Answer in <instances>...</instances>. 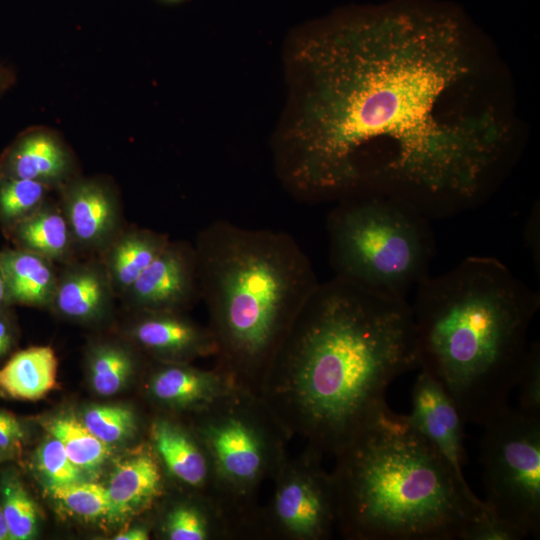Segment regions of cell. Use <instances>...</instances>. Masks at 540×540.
<instances>
[{
	"label": "cell",
	"mask_w": 540,
	"mask_h": 540,
	"mask_svg": "<svg viewBox=\"0 0 540 540\" xmlns=\"http://www.w3.org/2000/svg\"><path fill=\"white\" fill-rule=\"evenodd\" d=\"M277 175L307 203L393 196L427 217L471 206L515 138L511 93L472 22L398 0L314 21L288 53Z\"/></svg>",
	"instance_id": "1"
},
{
	"label": "cell",
	"mask_w": 540,
	"mask_h": 540,
	"mask_svg": "<svg viewBox=\"0 0 540 540\" xmlns=\"http://www.w3.org/2000/svg\"><path fill=\"white\" fill-rule=\"evenodd\" d=\"M317 443L338 451L419 368L410 303L335 277L319 283L274 358Z\"/></svg>",
	"instance_id": "2"
},
{
	"label": "cell",
	"mask_w": 540,
	"mask_h": 540,
	"mask_svg": "<svg viewBox=\"0 0 540 540\" xmlns=\"http://www.w3.org/2000/svg\"><path fill=\"white\" fill-rule=\"evenodd\" d=\"M415 293L419 368L443 385L465 423L482 426L516 388L539 297L487 256L429 275Z\"/></svg>",
	"instance_id": "3"
},
{
	"label": "cell",
	"mask_w": 540,
	"mask_h": 540,
	"mask_svg": "<svg viewBox=\"0 0 540 540\" xmlns=\"http://www.w3.org/2000/svg\"><path fill=\"white\" fill-rule=\"evenodd\" d=\"M336 507L366 540H461L488 511L440 452L387 404L338 450Z\"/></svg>",
	"instance_id": "4"
},
{
	"label": "cell",
	"mask_w": 540,
	"mask_h": 540,
	"mask_svg": "<svg viewBox=\"0 0 540 540\" xmlns=\"http://www.w3.org/2000/svg\"><path fill=\"white\" fill-rule=\"evenodd\" d=\"M193 244L217 348L240 364L274 360L320 283L304 250L286 232L225 220L200 230Z\"/></svg>",
	"instance_id": "5"
},
{
	"label": "cell",
	"mask_w": 540,
	"mask_h": 540,
	"mask_svg": "<svg viewBox=\"0 0 540 540\" xmlns=\"http://www.w3.org/2000/svg\"><path fill=\"white\" fill-rule=\"evenodd\" d=\"M428 218L393 196L338 201L326 223L335 277L407 300L429 276L434 238Z\"/></svg>",
	"instance_id": "6"
},
{
	"label": "cell",
	"mask_w": 540,
	"mask_h": 540,
	"mask_svg": "<svg viewBox=\"0 0 540 540\" xmlns=\"http://www.w3.org/2000/svg\"><path fill=\"white\" fill-rule=\"evenodd\" d=\"M481 427L483 502L527 537L539 538L540 417L508 404Z\"/></svg>",
	"instance_id": "7"
},
{
	"label": "cell",
	"mask_w": 540,
	"mask_h": 540,
	"mask_svg": "<svg viewBox=\"0 0 540 540\" xmlns=\"http://www.w3.org/2000/svg\"><path fill=\"white\" fill-rule=\"evenodd\" d=\"M56 193L81 257H98L128 224L120 189L109 175L81 174Z\"/></svg>",
	"instance_id": "8"
},
{
	"label": "cell",
	"mask_w": 540,
	"mask_h": 540,
	"mask_svg": "<svg viewBox=\"0 0 540 540\" xmlns=\"http://www.w3.org/2000/svg\"><path fill=\"white\" fill-rule=\"evenodd\" d=\"M201 300L194 244L170 240L120 297L126 310L179 312Z\"/></svg>",
	"instance_id": "9"
},
{
	"label": "cell",
	"mask_w": 540,
	"mask_h": 540,
	"mask_svg": "<svg viewBox=\"0 0 540 540\" xmlns=\"http://www.w3.org/2000/svg\"><path fill=\"white\" fill-rule=\"evenodd\" d=\"M81 174L74 149L58 130L45 125L22 130L0 154V177L37 181L54 192Z\"/></svg>",
	"instance_id": "10"
},
{
	"label": "cell",
	"mask_w": 540,
	"mask_h": 540,
	"mask_svg": "<svg viewBox=\"0 0 540 540\" xmlns=\"http://www.w3.org/2000/svg\"><path fill=\"white\" fill-rule=\"evenodd\" d=\"M412 407L406 415L410 424L464 475L466 464L464 419L443 385L420 369L412 389Z\"/></svg>",
	"instance_id": "11"
},
{
	"label": "cell",
	"mask_w": 540,
	"mask_h": 540,
	"mask_svg": "<svg viewBox=\"0 0 540 540\" xmlns=\"http://www.w3.org/2000/svg\"><path fill=\"white\" fill-rule=\"evenodd\" d=\"M118 300L98 257H79L59 266L55 292L48 310L84 325L109 320Z\"/></svg>",
	"instance_id": "12"
},
{
	"label": "cell",
	"mask_w": 540,
	"mask_h": 540,
	"mask_svg": "<svg viewBox=\"0 0 540 540\" xmlns=\"http://www.w3.org/2000/svg\"><path fill=\"white\" fill-rule=\"evenodd\" d=\"M131 319L121 334L138 349L164 360H182L217 349L213 333L179 312L127 310Z\"/></svg>",
	"instance_id": "13"
},
{
	"label": "cell",
	"mask_w": 540,
	"mask_h": 540,
	"mask_svg": "<svg viewBox=\"0 0 540 540\" xmlns=\"http://www.w3.org/2000/svg\"><path fill=\"white\" fill-rule=\"evenodd\" d=\"M335 485L320 476L286 483L276 497V512L282 523L296 534L324 535L333 518Z\"/></svg>",
	"instance_id": "14"
},
{
	"label": "cell",
	"mask_w": 540,
	"mask_h": 540,
	"mask_svg": "<svg viewBox=\"0 0 540 540\" xmlns=\"http://www.w3.org/2000/svg\"><path fill=\"white\" fill-rule=\"evenodd\" d=\"M3 234L11 246L39 254L58 266L81 257L61 206L52 196Z\"/></svg>",
	"instance_id": "15"
},
{
	"label": "cell",
	"mask_w": 540,
	"mask_h": 540,
	"mask_svg": "<svg viewBox=\"0 0 540 540\" xmlns=\"http://www.w3.org/2000/svg\"><path fill=\"white\" fill-rule=\"evenodd\" d=\"M171 239L165 233L127 224L98 256L118 298L164 250Z\"/></svg>",
	"instance_id": "16"
},
{
	"label": "cell",
	"mask_w": 540,
	"mask_h": 540,
	"mask_svg": "<svg viewBox=\"0 0 540 540\" xmlns=\"http://www.w3.org/2000/svg\"><path fill=\"white\" fill-rule=\"evenodd\" d=\"M0 265L10 305L49 308L58 279L57 264L10 246L0 250Z\"/></svg>",
	"instance_id": "17"
},
{
	"label": "cell",
	"mask_w": 540,
	"mask_h": 540,
	"mask_svg": "<svg viewBox=\"0 0 540 540\" xmlns=\"http://www.w3.org/2000/svg\"><path fill=\"white\" fill-rule=\"evenodd\" d=\"M161 476L153 457L141 453L120 462L106 487L109 499L108 517L124 519L148 507L158 496Z\"/></svg>",
	"instance_id": "18"
},
{
	"label": "cell",
	"mask_w": 540,
	"mask_h": 540,
	"mask_svg": "<svg viewBox=\"0 0 540 540\" xmlns=\"http://www.w3.org/2000/svg\"><path fill=\"white\" fill-rule=\"evenodd\" d=\"M58 359L51 346L15 351L0 367V391L8 397L36 401L55 386Z\"/></svg>",
	"instance_id": "19"
},
{
	"label": "cell",
	"mask_w": 540,
	"mask_h": 540,
	"mask_svg": "<svg viewBox=\"0 0 540 540\" xmlns=\"http://www.w3.org/2000/svg\"><path fill=\"white\" fill-rule=\"evenodd\" d=\"M122 338L97 339L87 349V368L93 390L101 396L118 393L131 378L137 364L134 343Z\"/></svg>",
	"instance_id": "20"
},
{
	"label": "cell",
	"mask_w": 540,
	"mask_h": 540,
	"mask_svg": "<svg viewBox=\"0 0 540 540\" xmlns=\"http://www.w3.org/2000/svg\"><path fill=\"white\" fill-rule=\"evenodd\" d=\"M211 444L216 459L230 478L249 481L261 467L259 444L251 430L242 422L229 420L211 432Z\"/></svg>",
	"instance_id": "21"
},
{
	"label": "cell",
	"mask_w": 540,
	"mask_h": 540,
	"mask_svg": "<svg viewBox=\"0 0 540 540\" xmlns=\"http://www.w3.org/2000/svg\"><path fill=\"white\" fill-rule=\"evenodd\" d=\"M152 437L170 473L192 486H198L204 481L207 474L206 461L183 432L161 421L154 424Z\"/></svg>",
	"instance_id": "22"
},
{
	"label": "cell",
	"mask_w": 540,
	"mask_h": 540,
	"mask_svg": "<svg viewBox=\"0 0 540 540\" xmlns=\"http://www.w3.org/2000/svg\"><path fill=\"white\" fill-rule=\"evenodd\" d=\"M44 426L61 442L69 459L83 472L98 470L110 455V445L97 438L73 416L52 418Z\"/></svg>",
	"instance_id": "23"
},
{
	"label": "cell",
	"mask_w": 540,
	"mask_h": 540,
	"mask_svg": "<svg viewBox=\"0 0 540 540\" xmlns=\"http://www.w3.org/2000/svg\"><path fill=\"white\" fill-rule=\"evenodd\" d=\"M212 379L180 364H168L159 369L151 380V392L160 401L186 406L205 399L211 392Z\"/></svg>",
	"instance_id": "24"
},
{
	"label": "cell",
	"mask_w": 540,
	"mask_h": 540,
	"mask_svg": "<svg viewBox=\"0 0 540 540\" xmlns=\"http://www.w3.org/2000/svg\"><path fill=\"white\" fill-rule=\"evenodd\" d=\"M54 191L37 181L0 177V228L6 232L35 213Z\"/></svg>",
	"instance_id": "25"
},
{
	"label": "cell",
	"mask_w": 540,
	"mask_h": 540,
	"mask_svg": "<svg viewBox=\"0 0 540 540\" xmlns=\"http://www.w3.org/2000/svg\"><path fill=\"white\" fill-rule=\"evenodd\" d=\"M1 509L12 540H28L37 534L38 513L35 503L21 482L6 476L1 484Z\"/></svg>",
	"instance_id": "26"
},
{
	"label": "cell",
	"mask_w": 540,
	"mask_h": 540,
	"mask_svg": "<svg viewBox=\"0 0 540 540\" xmlns=\"http://www.w3.org/2000/svg\"><path fill=\"white\" fill-rule=\"evenodd\" d=\"M53 499L84 518L108 516L109 499L105 486L85 480L48 488Z\"/></svg>",
	"instance_id": "27"
},
{
	"label": "cell",
	"mask_w": 540,
	"mask_h": 540,
	"mask_svg": "<svg viewBox=\"0 0 540 540\" xmlns=\"http://www.w3.org/2000/svg\"><path fill=\"white\" fill-rule=\"evenodd\" d=\"M82 422L97 438L109 445L129 439L137 427L133 411L122 405L92 406L84 412Z\"/></svg>",
	"instance_id": "28"
},
{
	"label": "cell",
	"mask_w": 540,
	"mask_h": 540,
	"mask_svg": "<svg viewBox=\"0 0 540 540\" xmlns=\"http://www.w3.org/2000/svg\"><path fill=\"white\" fill-rule=\"evenodd\" d=\"M37 467L48 488L84 480L83 471L69 459L61 442L53 436L39 447Z\"/></svg>",
	"instance_id": "29"
},
{
	"label": "cell",
	"mask_w": 540,
	"mask_h": 540,
	"mask_svg": "<svg viewBox=\"0 0 540 540\" xmlns=\"http://www.w3.org/2000/svg\"><path fill=\"white\" fill-rule=\"evenodd\" d=\"M516 388L519 389V409L524 413L540 417V345L529 344Z\"/></svg>",
	"instance_id": "30"
},
{
	"label": "cell",
	"mask_w": 540,
	"mask_h": 540,
	"mask_svg": "<svg viewBox=\"0 0 540 540\" xmlns=\"http://www.w3.org/2000/svg\"><path fill=\"white\" fill-rule=\"evenodd\" d=\"M525 538L527 536L520 529L487 511L469 525L461 540H522Z\"/></svg>",
	"instance_id": "31"
},
{
	"label": "cell",
	"mask_w": 540,
	"mask_h": 540,
	"mask_svg": "<svg viewBox=\"0 0 540 540\" xmlns=\"http://www.w3.org/2000/svg\"><path fill=\"white\" fill-rule=\"evenodd\" d=\"M166 532L171 540H202L207 536L202 516L188 506H179L171 511L166 522Z\"/></svg>",
	"instance_id": "32"
},
{
	"label": "cell",
	"mask_w": 540,
	"mask_h": 540,
	"mask_svg": "<svg viewBox=\"0 0 540 540\" xmlns=\"http://www.w3.org/2000/svg\"><path fill=\"white\" fill-rule=\"evenodd\" d=\"M11 305L0 309V360L10 357L17 339Z\"/></svg>",
	"instance_id": "33"
},
{
	"label": "cell",
	"mask_w": 540,
	"mask_h": 540,
	"mask_svg": "<svg viewBox=\"0 0 540 540\" xmlns=\"http://www.w3.org/2000/svg\"><path fill=\"white\" fill-rule=\"evenodd\" d=\"M23 430L19 421L11 414L0 411V449H12L19 445Z\"/></svg>",
	"instance_id": "34"
},
{
	"label": "cell",
	"mask_w": 540,
	"mask_h": 540,
	"mask_svg": "<svg viewBox=\"0 0 540 540\" xmlns=\"http://www.w3.org/2000/svg\"><path fill=\"white\" fill-rule=\"evenodd\" d=\"M17 82L15 70L3 62H0V97L9 91Z\"/></svg>",
	"instance_id": "35"
},
{
	"label": "cell",
	"mask_w": 540,
	"mask_h": 540,
	"mask_svg": "<svg viewBox=\"0 0 540 540\" xmlns=\"http://www.w3.org/2000/svg\"><path fill=\"white\" fill-rule=\"evenodd\" d=\"M148 538V532L141 527L129 529L113 537L114 540H147Z\"/></svg>",
	"instance_id": "36"
},
{
	"label": "cell",
	"mask_w": 540,
	"mask_h": 540,
	"mask_svg": "<svg viewBox=\"0 0 540 540\" xmlns=\"http://www.w3.org/2000/svg\"><path fill=\"white\" fill-rule=\"evenodd\" d=\"M9 300L6 290V284L3 276V272L0 265V309L9 306ZM12 306V305H11Z\"/></svg>",
	"instance_id": "37"
},
{
	"label": "cell",
	"mask_w": 540,
	"mask_h": 540,
	"mask_svg": "<svg viewBox=\"0 0 540 540\" xmlns=\"http://www.w3.org/2000/svg\"><path fill=\"white\" fill-rule=\"evenodd\" d=\"M8 539H11V536L9 533V529H8L4 514L0 507V540H8Z\"/></svg>",
	"instance_id": "38"
},
{
	"label": "cell",
	"mask_w": 540,
	"mask_h": 540,
	"mask_svg": "<svg viewBox=\"0 0 540 540\" xmlns=\"http://www.w3.org/2000/svg\"><path fill=\"white\" fill-rule=\"evenodd\" d=\"M164 2H168V3H178V2H181L183 0H162Z\"/></svg>",
	"instance_id": "39"
}]
</instances>
